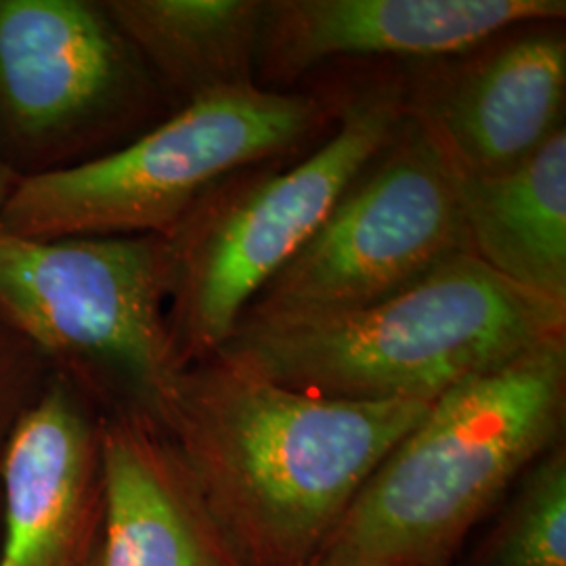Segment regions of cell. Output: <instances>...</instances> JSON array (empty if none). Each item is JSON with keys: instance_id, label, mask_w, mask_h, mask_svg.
I'll return each mask as SVG.
<instances>
[{"instance_id": "obj_1", "label": "cell", "mask_w": 566, "mask_h": 566, "mask_svg": "<svg viewBox=\"0 0 566 566\" xmlns=\"http://www.w3.org/2000/svg\"><path fill=\"white\" fill-rule=\"evenodd\" d=\"M432 401H346L219 355L185 365L158 426L243 566H308Z\"/></svg>"}, {"instance_id": "obj_2", "label": "cell", "mask_w": 566, "mask_h": 566, "mask_svg": "<svg viewBox=\"0 0 566 566\" xmlns=\"http://www.w3.org/2000/svg\"><path fill=\"white\" fill-rule=\"evenodd\" d=\"M565 405V338L449 388L367 476L308 566H449L512 481L558 446Z\"/></svg>"}, {"instance_id": "obj_3", "label": "cell", "mask_w": 566, "mask_h": 566, "mask_svg": "<svg viewBox=\"0 0 566 566\" xmlns=\"http://www.w3.org/2000/svg\"><path fill=\"white\" fill-rule=\"evenodd\" d=\"M566 336V306L465 252L364 308L238 327L214 353L271 382L346 401H434L495 365Z\"/></svg>"}, {"instance_id": "obj_4", "label": "cell", "mask_w": 566, "mask_h": 566, "mask_svg": "<svg viewBox=\"0 0 566 566\" xmlns=\"http://www.w3.org/2000/svg\"><path fill=\"white\" fill-rule=\"evenodd\" d=\"M322 103L242 84L182 103L95 160L20 179L0 229L23 238L168 235L227 177L301 142Z\"/></svg>"}, {"instance_id": "obj_5", "label": "cell", "mask_w": 566, "mask_h": 566, "mask_svg": "<svg viewBox=\"0 0 566 566\" xmlns=\"http://www.w3.org/2000/svg\"><path fill=\"white\" fill-rule=\"evenodd\" d=\"M166 238L36 240L0 229V319L95 403L160 422L181 357Z\"/></svg>"}, {"instance_id": "obj_6", "label": "cell", "mask_w": 566, "mask_h": 566, "mask_svg": "<svg viewBox=\"0 0 566 566\" xmlns=\"http://www.w3.org/2000/svg\"><path fill=\"white\" fill-rule=\"evenodd\" d=\"M401 120L397 99L359 105L303 163L240 191L221 185L164 235L168 325L182 365L214 355L233 336L248 306L317 233Z\"/></svg>"}, {"instance_id": "obj_7", "label": "cell", "mask_w": 566, "mask_h": 566, "mask_svg": "<svg viewBox=\"0 0 566 566\" xmlns=\"http://www.w3.org/2000/svg\"><path fill=\"white\" fill-rule=\"evenodd\" d=\"M465 252L470 245L455 177L403 114L392 139L303 250L264 285L238 327L350 313Z\"/></svg>"}, {"instance_id": "obj_8", "label": "cell", "mask_w": 566, "mask_h": 566, "mask_svg": "<svg viewBox=\"0 0 566 566\" xmlns=\"http://www.w3.org/2000/svg\"><path fill=\"white\" fill-rule=\"evenodd\" d=\"M160 93L103 2L0 0V160L18 179L120 147Z\"/></svg>"}, {"instance_id": "obj_9", "label": "cell", "mask_w": 566, "mask_h": 566, "mask_svg": "<svg viewBox=\"0 0 566 566\" xmlns=\"http://www.w3.org/2000/svg\"><path fill=\"white\" fill-rule=\"evenodd\" d=\"M103 413L57 371L0 455V566H97Z\"/></svg>"}, {"instance_id": "obj_10", "label": "cell", "mask_w": 566, "mask_h": 566, "mask_svg": "<svg viewBox=\"0 0 566 566\" xmlns=\"http://www.w3.org/2000/svg\"><path fill=\"white\" fill-rule=\"evenodd\" d=\"M565 93V39L526 32L437 70L403 114L418 124L453 177L476 179L506 172L533 156L563 126Z\"/></svg>"}, {"instance_id": "obj_11", "label": "cell", "mask_w": 566, "mask_h": 566, "mask_svg": "<svg viewBox=\"0 0 566 566\" xmlns=\"http://www.w3.org/2000/svg\"><path fill=\"white\" fill-rule=\"evenodd\" d=\"M565 15V0H275L264 2L256 60L296 74L334 57L465 55Z\"/></svg>"}, {"instance_id": "obj_12", "label": "cell", "mask_w": 566, "mask_h": 566, "mask_svg": "<svg viewBox=\"0 0 566 566\" xmlns=\"http://www.w3.org/2000/svg\"><path fill=\"white\" fill-rule=\"evenodd\" d=\"M97 566H243L163 428L137 411L103 416Z\"/></svg>"}, {"instance_id": "obj_13", "label": "cell", "mask_w": 566, "mask_h": 566, "mask_svg": "<svg viewBox=\"0 0 566 566\" xmlns=\"http://www.w3.org/2000/svg\"><path fill=\"white\" fill-rule=\"evenodd\" d=\"M470 252L506 282L566 306V130L525 163L458 179Z\"/></svg>"}, {"instance_id": "obj_14", "label": "cell", "mask_w": 566, "mask_h": 566, "mask_svg": "<svg viewBox=\"0 0 566 566\" xmlns=\"http://www.w3.org/2000/svg\"><path fill=\"white\" fill-rule=\"evenodd\" d=\"M164 93L181 103L252 84L264 2L103 0Z\"/></svg>"}, {"instance_id": "obj_15", "label": "cell", "mask_w": 566, "mask_h": 566, "mask_svg": "<svg viewBox=\"0 0 566 566\" xmlns=\"http://www.w3.org/2000/svg\"><path fill=\"white\" fill-rule=\"evenodd\" d=\"M472 566H566L565 447H552L526 470Z\"/></svg>"}, {"instance_id": "obj_16", "label": "cell", "mask_w": 566, "mask_h": 566, "mask_svg": "<svg viewBox=\"0 0 566 566\" xmlns=\"http://www.w3.org/2000/svg\"><path fill=\"white\" fill-rule=\"evenodd\" d=\"M53 369L41 353L0 319V455L23 413L34 405Z\"/></svg>"}, {"instance_id": "obj_17", "label": "cell", "mask_w": 566, "mask_h": 566, "mask_svg": "<svg viewBox=\"0 0 566 566\" xmlns=\"http://www.w3.org/2000/svg\"><path fill=\"white\" fill-rule=\"evenodd\" d=\"M18 181L20 179L15 177V172L0 160V210L9 200V196H11V191H13V187L18 185Z\"/></svg>"}]
</instances>
